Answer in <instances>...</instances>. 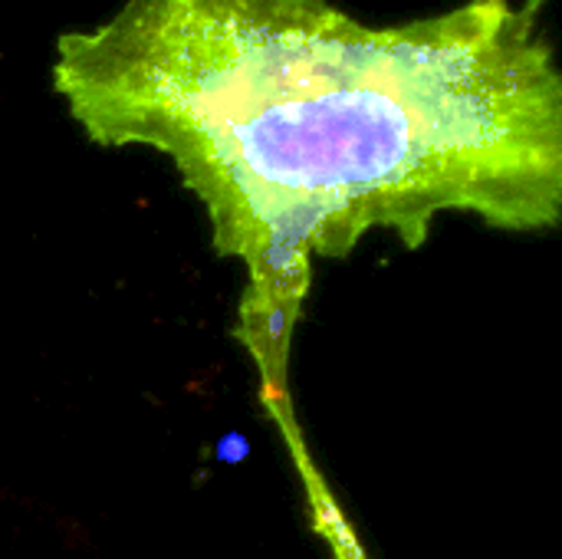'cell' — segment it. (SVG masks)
Returning a JSON list of instances; mask_svg holds the SVG:
<instances>
[{
  "label": "cell",
  "mask_w": 562,
  "mask_h": 559,
  "mask_svg": "<svg viewBox=\"0 0 562 559\" xmlns=\"http://www.w3.org/2000/svg\"><path fill=\"white\" fill-rule=\"evenodd\" d=\"M491 3H507V0H491Z\"/></svg>",
  "instance_id": "cell-2"
},
{
  "label": "cell",
  "mask_w": 562,
  "mask_h": 559,
  "mask_svg": "<svg viewBox=\"0 0 562 559\" xmlns=\"http://www.w3.org/2000/svg\"><path fill=\"white\" fill-rule=\"evenodd\" d=\"M543 3L471 0L369 26L329 0H125L56 40L53 89L102 148H155L247 267L244 339L283 399L310 257L438 214H562V76Z\"/></svg>",
  "instance_id": "cell-1"
}]
</instances>
